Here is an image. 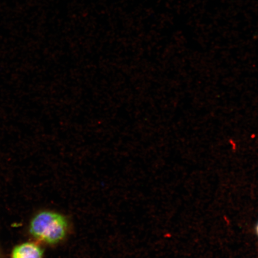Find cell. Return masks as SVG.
Masks as SVG:
<instances>
[{
  "label": "cell",
  "mask_w": 258,
  "mask_h": 258,
  "mask_svg": "<svg viewBox=\"0 0 258 258\" xmlns=\"http://www.w3.org/2000/svg\"><path fill=\"white\" fill-rule=\"evenodd\" d=\"M67 219L58 213L43 211L32 218L31 234L37 240L48 244H56L66 238L68 231Z\"/></svg>",
  "instance_id": "6da1fadb"
},
{
  "label": "cell",
  "mask_w": 258,
  "mask_h": 258,
  "mask_svg": "<svg viewBox=\"0 0 258 258\" xmlns=\"http://www.w3.org/2000/svg\"><path fill=\"white\" fill-rule=\"evenodd\" d=\"M43 251L38 244L31 242L16 246L12 253V258H43Z\"/></svg>",
  "instance_id": "7a4b0ae2"
},
{
  "label": "cell",
  "mask_w": 258,
  "mask_h": 258,
  "mask_svg": "<svg viewBox=\"0 0 258 258\" xmlns=\"http://www.w3.org/2000/svg\"><path fill=\"white\" fill-rule=\"evenodd\" d=\"M254 231H255V234L258 240V221L255 225V227H254Z\"/></svg>",
  "instance_id": "3957f363"
}]
</instances>
